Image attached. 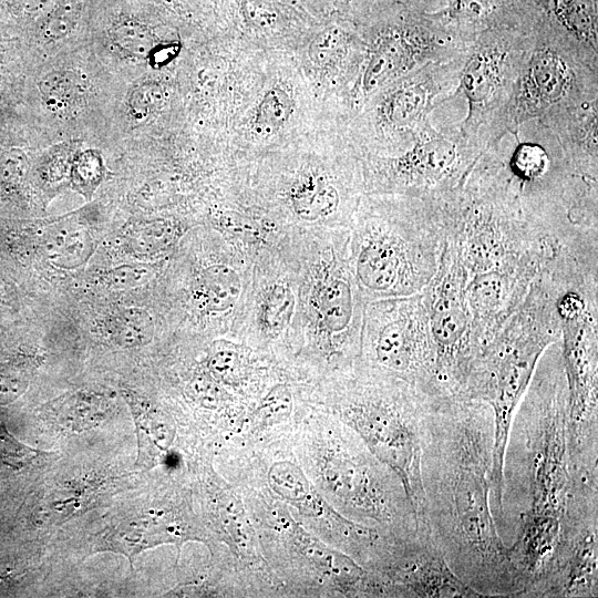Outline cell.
I'll use <instances>...</instances> for the list:
<instances>
[{"label":"cell","mask_w":598,"mask_h":598,"mask_svg":"<svg viewBox=\"0 0 598 598\" xmlns=\"http://www.w3.org/2000/svg\"><path fill=\"white\" fill-rule=\"evenodd\" d=\"M45 106L54 113H68L83 95L79 76L71 71L59 70L45 74L38 84Z\"/></svg>","instance_id":"obj_28"},{"label":"cell","mask_w":598,"mask_h":598,"mask_svg":"<svg viewBox=\"0 0 598 598\" xmlns=\"http://www.w3.org/2000/svg\"><path fill=\"white\" fill-rule=\"evenodd\" d=\"M536 121L555 135L574 171L584 179L598 184V96Z\"/></svg>","instance_id":"obj_24"},{"label":"cell","mask_w":598,"mask_h":598,"mask_svg":"<svg viewBox=\"0 0 598 598\" xmlns=\"http://www.w3.org/2000/svg\"><path fill=\"white\" fill-rule=\"evenodd\" d=\"M561 352L568 386V467L598 482V300L578 291L559 297Z\"/></svg>","instance_id":"obj_11"},{"label":"cell","mask_w":598,"mask_h":598,"mask_svg":"<svg viewBox=\"0 0 598 598\" xmlns=\"http://www.w3.org/2000/svg\"><path fill=\"white\" fill-rule=\"evenodd\" d=\"M287 243L301 316V343L289 377L315 384L359 362L367 301L349 264V228L287 235Z\"/></svg>","instance_id":"obj_5"},{"label":"cell","mask_w":598,"mask_h":598,"mask_svg":"<svg viewBox=\"0 0 598 598\" xmlns=\"http://www.w3.org/2000/svg\"><path fill=\"white\" fill-rule=\"evenodd\" d=\"M528 0H450L444 7L424 12L439 29L468 45L489 29H530L540 17L529 16Z\"/></svg>","instance_id":"obj_23"},{"label":"cell","mask_w":598,"mask_h":598,"mask_svg":"<svg viewBox=\"0 0 598 598\" xmlns=\"http://www.w3.org/2000/svg\"><path fill=\"white\" fill-rule=\"evenodd\" d=\"M70 177L73 187L90 198L104 177V165L100 153L94 150L78 153L71 165Z\"/></svg>","instance_id":"obj_33"},{"label":"cell","mask_w":598,"mask_h":598,"mask_svg":"<svg viewBox=\"0 0 598 598\" xmlns=\"http://www.w3.org/2000/svg\"><path fill=\"white\" fill-rule=\"evenodd\" d=\"M550 18L586 50L598 55L597 0H567Z\"/></svg>","instance_id":"obj_27"},{"label":"cell","mask_w":598,"mask_h":598,"mask_svg":"<svg viewBox=\"0 0 598 598\" xmlns=\"http://www.w3.org/2000/svg\"><path fill=\"white\" fill-rule=\"evenodd\" d=\"M205 369L220 385L254 408L277 381L290 379L267 355L225 337L212 342Z\"/></svg>","instance_id":"obj_22"},{"label":"cell","mask_w":598,"mask_h":598,"mask_svg":"<svg viewBox=\"0 0 598 598\" xmlns=\"http://www.w3.org/2000/svg\"><path fill=\"white\" fill-rule=\"evenodd\" d=\"M231 483L286 597H385L374 574L309 532L264 485L245 477Z\"/></svg>","instance_id":"obj_9"},{"label":"cell","mask_w":598,"mask_h":598,"mask_svg":"<svg viewBox=\"0 0 598 598\" xmlns=\"http://www.w3.org/2000/svg\"><path fill=\"white\" fill-rule=\"evenodd\" d=\"M189 226L176 218H157L136 224L127 233L128 248L143 257L173 255Z\"/></svg>","instance_id":"obj_25"},{"label":"cell","mask_w":598,"mask_h":598,"mask_svg":"<svg viewBox=\"0 0 598 598\" xmlns=\"http://www.w3.org/2000/svg\"><path fill=\"white\" fill-rule=\"evenodd\" d=\"M567 0H542L545 13L553 17Z\"/></svg>","instance_id":"obj_42"},{"label":"cell","mask_w":598,"mask_h":598,"mask_svg":"<svg viewBox=\"0 0 598 598\" xmlns=\"http://www.w3.org/2000/svg\"><path fill=\"white\" fill-rule=\"evenodd\" d=\"M352 45L353 41L347 31L330 27L315 37L309 45L308 55L315 65H331L344 60Z\"/></svg>","instance_id":"obj_32"},{"label":"cell","mask_w":598,"mask_h":598,"mask_svg":"<svg viewBox=\"0 0 598 598\" xmlns=\"http://www.w3.org/2000/svg\"><path fill=\"white\" fill-rule=\"evenodd\" d=\"M299 396L354 431L401 478L419 518L423 513L421 455L431 394L360 361L315 384H297Z\"/></svg>","instance_id":"obj_6"},{"label":"cell","mask_w":598,"mask_h":598,"mask_svg":"<svg viewBox=\"0 0 598 598\" xmlns=\"http://www.w3.org/2000/svg\"><path fill=\"white\" fill-rule=\"evenodd\" d=\"M291 112L292 100L288 92L279 86L270 87L256 106L254 127L260 134H272L287 123Z\"/></svg>","instance_id":"obj_31"},{"label":"cell","mask_w":598,"mask_h":598,"mask_svg":"<svg viewBox=\"0 0 598 598\" xmlns=\"http://www.w3.org/2000/svg\"><path fill=\"white\" fill-rule=\"evenodd\" d=\"M359 361L437 395L435 349L423 292L365 303Z\"/></svg>","instance_id":"obj_15"},{"label":"cell","mask_w":598,"mask_h":598,"mask_svg":"<svg viewBox=\"0 0 598 598\" xmlns=\"http://www.w3.org/2000/svg\"><path fill=\"white\" fill-rule=\"evenodd\" d=\"M442 247L427 198L367 194L349 226V264L367 302L422 293L436 274Z\"/></svg>","instance_id":"obj_7"},{"label":"cell","mask_w":598,"mask_h":598,"mask_svg":"<svg viewBox=\"0 0 598 598\" xmlns=\"http://www.w3.org/2000/svg\"><path fill=\"white\" fill-rule=\"evenodd\" d=\"M73 146L69 144L54 147L45 156L43 162L44 177L50 181L62 179L71 169L73 159H71Z\"/></svg>","instance_id":"obj_39"},{"label":"cell","mask_w":598,"mask_h":598,"mask_svg":"<svg viewBox=\"0 0 598 598\" xmlns=\"http://www.w3.org/2000/svg\"><path fill=\"white\" fill-rule=\"evenodd\" d=\"M598 596V491L576 489L567 502L559 538L543 576L523 598Z\"/></svg>","instance_id":"obj_17"},{"label":"cell","mask_w":598,"mask_h":598,"mask_svg":"<svg viewBox=\"0 0 598 598\" xmlns=\"http://www.w3.org/2000/svg\"><path fill=\"white\" fill-rule=\"evenodd\" d=\"M132 409L137 426L138 461L145 466H153L157 457L172 445L176 433L175 423L164 413L145 404H132Z\"/></svg>","instance_id":"obj_26"},{"label":"cell","mask_w":598,"mask_h":598,"mask_svg":"<svg viewBox=\"0 0 598 598\" xmlns=\"http://www.w3.org/2000/svg\"><path fill=\"white\" fill-rule=\"evenodd\" d=\"M561 286L543 269L519 307L474 361L462 393L489 405L494 420L491 506L502 522V466L509 426L544 351L560 341L557 300Z\"/></svg>","instance_id":"obj_8"},{"label":"cell","mask_w":598,"mask_h":598,"mask_svg":"<svg viewBox=\"0 0 598 598\" xmlns=\"http://www.w3.org/2000/svg\"><path fill=\"white\" fill-rule=\"evenodd\" d=\"M155 321L142 308H128L118 312L111 322L112 339L123 348L145 346L152 341Z\"/></svg>","instance_id":"obj_29"},{"label":"cell","mask_w":598,"mask_h":598,"mask_svg":"<svg viewBox=\"0 0 598 598\" xmlns=\"http://www.w3.org/2000/svg\"><path fill=\"white\" fill-rule=\"evenodd\" d=\"M494 420L488 404L432 395L421 455L423 513L452 570L483 597H515L507 545L491 506Z\"/></svg>","instance_id":"obj_1"},{"label":"cell","mask_w":598,"mask_h":598,"mask_svg":"<svg viewBox=\"0 0 598 598\" xmlns=\"http://www.w3.org/2000/svg\"><path fill=\"white\" fill-rule=\"evenodd\" d=\"M484 151L461 132L427 120L403 150L368 157L361 168L367 194L430 198L458 187Z\"/></svg>","instance_id":"obj_14"},{"label":"cell","mask_w":598,"mask_h":598,"mask_svg":"<svg viewBox=\"0 0 598 598\" xmlns=\"http://www.w3.org/2000/svg\"><path fill=\"white\" fill-rule=\"evenodd\" d=\"M164 102V90L154 81H146L133 89L128 96V110L135 120H145Z\"/></svg>","instance_id":"obj_38"},{"label":"cell","mask_w":598,"mask_h":598,"mask_svg":"<svg viewBox=\"0 0 598 598\" xmlns=\"http://www.w3.org/2000/svg\"><path fill=\"white\" fill-rule=\"evenodd\" d=\"M112 38L116 45L126 53L144 58L156 44L147 27L136 21H124L112 30Z\"/></svg>","instance_id":"obj_35"},{"label":"cell","mask_w":598,"mask_h":598,"mask_svg":"<svg viewBox=\"0 0 598 598\" xmlns=\"http://www.w3.org/2000/svg\"><path fill=\"white\" fill-rule=\"evenodd\" d=\"M290 445L317 492L341 515L394 539L419 533L420 518L398 474L349 426L300 396Z\"/></svg>","instance_id":"obj_4"},{"label":"cell","mask_w":598,"mask_h":598,"mask_svg":"<svg viewBox=\"0 0 598 598\" xmlns=\"http://www.w3.org/2000/svg\"><path fill=\"white\" fill-rule=\"evenodd\" d=\"M598 96V55L545 12L530 30L505 114L506 135L582 100Z\"/></svg>","instance_id":"obj_10"},{"label":"cell","mask_w":598,"mask_h":598,"mask_svg":"<svg viewBox=\"0 0 598 598\" xmlns=\"http://www.w3.org/2000/svg\"><path fill=\"white\" fill-rule=\"evenodd\" d=\"M385 597L484 598L450 567L426 524L409 539L398 542L375 574Z\"/></svg>","instance_id":"obj_21"},{"label":"cell","mask_w":598,"mask_h":598,"mask_svg":"<svg viewBox=\"0 0 598 598\" xmlns=\"http://www.w3.org/2000/svg\"><path fill=\"white\" fill-rule=\"evenodd\" d=\"M465 45L433 24L423 13L406 14L379 30L368 50L355 97L367 102L396 79L431 62L465 54Z\"/></svg>","instance_id":"obj_19"},{"label":"cell","mask_w":598,"mask_h":598,"mask_svg":"<svg viewBox=\"0 0 598 598\" xmlns=\"http://www.w3.org/2000/svg\"><path fill=\"white\" fill-rule=\"evenodd\" d=\"M48 256L63 268H74L86 260L92 250V240L86 233L62 229L48 237Z\"/></svg>","instance_id":"obj_30"},{"label":"cell","mask_w":598,"mask_h":598,"mask_svg":"<svg viewBox=\"0 0 598 598\" xmlns=\"http://www.w3.org/2000/svg\"><path fill=\"white\" fill-rule=\"evenodd\" d=\"M245 10L249 20L260 27H271L276 21L275 11L265 2L248 1Z\"/></svg>","instance_id":"obj_40"},{"label":"cell","mask_w":598,"mask_h":598,"mask_svg":"<svg viewBox=\"0 0 598 598\" xmlns=\"http://www.w3.org/2000/svg\"><path fill=\"white\" fill-rule=\"evenodd\" d=\"M27 153L19 146L9 145L0 151V195L17 194L29 173Z\"/></svg>","instance_id":"obj_34"},{"label":"cell","mask_w":598,"mask_h":598,"mask_svg":"<svg viewBox=\"0 0 598 598\" xmlns=\"http://www.w3.org/2000/svg\"><path fill=\"white\" fill-rule=\"evenodd\" d=\"M532 28L486 30L473 39L465 52L453 97L466 100L467 114L460 130L484 152L496 147L506 135L505 114Z\"/></svg>","instance_id":"obj_13"},{"label":"cell","mask_w":598,"mask_h":598,"mask_svg":"<svg viewBox=\"0 0 598 598\" xmlns=\"http://www.w3.org/2000/svg\"><path fill=\"white\" fill-rule=\"evenodd\" d=\"M464 55L427 63L370 97L373 99V107L369 121L379 142L394 145L390 154L406 147L431 112L453 97Z\"/></svg>","instance_id":"obj_20"},{"label":"cell","mask_w":598,"mask_h":598,"mask_svg":"<svg viewBox=\"0 0 598 598\" xmlns=\"http://www.w3.org/2000/svg\"><path fill=\"white\" fill-rule=\"evenodd\" d=\"M179 48V44L174 42L156 43L147 58L154 68L163 66L178 54Z\"/></svg>","instance_id":"obj_41"},{"label":"cell","mask_w":598,"mask_h":598,"mask_svg":"<svg viewBox=\"0 0 598 598\" xmlns=\"http://www.w3.org/2000/svg\"><path fill=\"white\" fill-rule=\"evenodd\" d=\"M83 9V0H60L44 21L42 33L47 40H59L72 32Z\"/></svg>","instance_id":"obj_36"},{"label":"cell","mask_w":598,"mask_h":598,"mask_svg":"<svg viewBox=\"0 0 598 598\" xmlns=\"http://www.w3.org/2000/svg\"><path fill=\"white\" fill-rule=\"evenodd\" d=\"M568 386L560 341L549 346L532 375L512 420L502 466V522L509 544L518 522L548 517L561 522L574 480L568 467Z\"/></svg>","instance_id":"obj_3"},{"label":"cell","mask_w":598,"mask_h":598,"mask_svg":"<svg viewBox=\"0 0 598 598\" xmlns=\"http://www.w3.org/2000/svg\"><path fill=\"white\" fill-rule=\"evenodd\" d=\"M157 272V267L151 264H125L105 271L102 281L111 289L124 290L148 283Z\"/></svg>","instance_id":"obj_37"},{"label":"cell","mask_w":598,"mask_h":598,"mask_svg":"<svg viewBox=\"0 0 598 598\" xmlns=\"http://www.w3.org/2000/svg\"><path fill=\"white\" fill-rule=\"evenodd\" d=\"M309 164L280 181L276 205L261 214L283 235L348 229L364 192L361 171L339 175Z\"/></svg>","instance_id":"obj_16"},{"label":"cell","mask_w":598,"mask_h":598,"mask_svg":"<svg viewBox=\"0 0 598 598\" xmlns=\"http://www.w3.org/2000/svg\"><path fill=\"white\" fill-rule=\"evenodd\" d=\"M229 339L267 355L289 377L300 349L301 316L297 269L287 235L279 245L254 256L250 286Z\"/></svg>","instance_id":"obj_12"},{"label":"cell","mask_w":598,"mask_h":598,"mask_svg":"<svg viewBox=\"0 0 598 598\" xmlns=\"http://www.w3.org/2000/svg\"><path fill=\"white\" fill-rule=\"evenodd\" d=\"M427 199L442 230L440 262L458 282L473 346L481 350L523 302L554 249L489 151L458 187Z\"/></svg>","instance_id":"obj_2"},{"label":"cell","mask_w":598,"mask_h":598,"mask_svg":"<svg viewBox=\"0 0 598 598\" xmlns=\"http://www.w3.org/2000/svg\"><path fill=\"white\" fill-rule=\"evenodd\" d=\"M254 256L216 230L213 249L193 269L186 290V311L199 328L230 338L250 286Z\"/></svg>","instance_id":"obj_18"}]
</instances>
